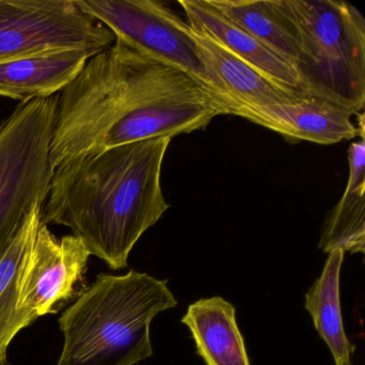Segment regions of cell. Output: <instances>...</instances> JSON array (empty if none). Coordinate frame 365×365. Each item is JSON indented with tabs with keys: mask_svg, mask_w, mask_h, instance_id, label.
<instances>
[{
	"mask_svg": "<svg viewBox=\"0 0 365 365\" xmlns=\"http://www.w3.org/2000/svg\"><path fill=\"white\" fill-rule=\"evenodd\" d=\"M220 115L225 108L187 74L115 39L59 93L51 164L204 130Z\"/></svg>",
	"mask_w": 365,
	"mask_h": 365,
	"instance_id": "1",
	"label": "cell"
},
{
	"mask_svg": "<svg viewBox=\"0 0 365 365\" xmlns=\"http://www.w3.org/2000/svg\"><path fill=\"white\" fill-rule=\"evenodd\" d=\"M170 138L121 145L55 168L41 222L69 227L113 270L170 208L161 170Z\"/></svg>",
	"mask_w": 365,
	"mask_h": 365,
	"instance_id": "2",
	"label": "cell"
},
{
	"mask_svg": "<svg viewBox=\"0 0 365 365\" xmlns=\"http://www.w3.org/2000/svg\"><path fill=\"white\" fill-rule=\"evenodd\" d=\"M177 304L166 279L135 270L101 273L59 318L58 365L138 364L153 354V318Z\"/></svg>",
	"mask_w": 365,
	"mask_h": 365,
	"instance_id": "3",
	"label": "cell"
},
{
	"mask_svg": "<svg viewBox=\"0 0 365 365\" xmlns=\"http://www.w3.org/2000/svg\"><path fill=\"white\" fill-rule=\"evenodd\" d=\"M299 42L296 70L303 93L354 114L365 106V20L337 0H274Z\"/></svg>",
	"mask_w": 365,
	"mask_h": 365,
	"instance_id": "4",
	"label": "cell"
},
{
	"mask_svg": "<svg viewBox=\"0 0 365 365\" xmlns=\"http://www.w3.org/2000/svg\"><path fill=\"white\" fill-rule=\"evenodd\" d=\"M57 101L58 95L24 102L0 123V257L27 215L48 196Z\"/></svg>",
	"mask_w": 365,
	"mask_h": 365,
	"instance_id": "5",
	"label": "cell"
},
{
	"mask_svg": "<svg viewBox=\"0 0 365 365\" xmlns=\"http://www.w3.org/2000/svg\"><path fill=\"white\" fill-rule=\"evenodd\" d=\"M76 4L85 14L108 27L115 39L187 74L224 108L200 56L193 31L165 3L158 0H76Z\"/></svg>",
	"mask_w": 365,
	"mask_h": 365,
	"instance_id": "6",
	"label": "cell"
},
{
	"mask_svg": "<svg viewBox=\"0 0 365 365\" xmlns=\"http://www.w3.org/2000/svg\"><path fill=\"white\" fill-rule=\"evenodd\" d=\"M114 42L76 0H0V63L54 51L97 54Z\"/></svg>",
	"mask_w": 365,
	"mask_h": 365,
	"instance_id": "7",
	"label": "cell"
},
{
	"mask_svg": "<svg viewBox=\"0 0 365 365\" xmlns=\"http://www.w3.org/2000/svg\"><path fill=\"white\" fill-rule=\"evenodd\" d=\"M91 257L84 242L73 235L57 239L40 221L31 255L20 279L19 311L34 324L55 313L69 300L86 272Z\"/></svg>",
	"mask_w": 365,
	"mask_h": 365,
	"instance_id": "8",
	"label": "cell"
},
{
	"mask_svg": "<svg viewBox=\"0 0 365 365\" xmlns=\"http://www.w3.org/2000/svg\"><path fill=\"white\" fill-rule=\"evenodd\" d=\"M232 115L272 130L288 140L332 145L356 136L364 138V113L354 114L316 97L292 103L240 108Z\"/></svg>",
	"mask_w": 365,
	"mask_h": 365,
	"instance_id": "9",
	"label": "cell"
},
{
	"mask_svg": "<svg viewBox=\"0 0 365 365\" xmlns=\"http://www.w3.org/2000/svg\"><path fill=\"white\" fill-rule=\"evenodd\" d=\"M193 35L226 115L240 108L292 103L309 97L277 84L217 42L194 31Z\"/></svg>",
	"mask_w": 365,
	"mask_h": 365,
	"instance_id": "10",
	"label": "cell"
},
{
	"mask_svg": "<svg viewBox=\"0 0 365 365\" xmlns=\"http://www.w3.org/2000/svg\"><path fill=\"white\" fill-rule=\"evenodd\" d=\"M187 23L204 36L262 72L277 84L303 93L300 76L292 65L247 31L230 22L210 0H181Z\"/></svg>",
	"mask_w": 365,
	"mask_h": 365,
	"instance_id": "11",
	"label": "cell"
},
{
	"mask_svg": "<svg viewBox=\"0 0 365 365\" xmlns=\"http://www.w3.org/2000/svg\"><path fill=\"white\" fill-rule=\"evenodd\" d=\"M93 55L85 50L54 51L0 63V96L22 103L56 96Z\"/></svg>",
	"mask_w": 365,
	"mask_h": 365,
	"instance_id": "12",
	"label": "cell"
},
{
	"mask_svg": "<svg viewBox=\"0 0 365 365\" xmlns=\"http://www.w3.org/2000/svg\"><path fill=\"white\" fill-rule=\"evenodd\" d=\"M181 322L191 331L196 352L206 365H251L236 309L225 299L212 297L192 303Z\"/></svg>",
	"mask_w": 365,
	"mask_h": 365,
	"instance_id": "13",
	"label": "cell"
},
{
	"mask_svg": "<svg viewBox=\"0 0 365 365\" xmlns=\"http://www.w3.org/2000/svg\"><path fill=\"white\" fill-rule=\"evenodd\" d=\"M347 185L336 206L329 212L319 241L324 253L365 252V142L352 143L348 150Z\"/></svg>",
	"mask_w": 365,
	"mask_h": 365,
	"instance_id": "14",
	"label": "cell"
},
{
	"mask_svg": "<svg viewBox=\"0 0 365 365\" xmlns=\"http://www.w3.org/2000/svg\"><path fill=\"white\" fill-rule=\"evenodd\" d=\"M42 206L31 211L5 254L0 257V365L7 364V350L12 339L29 320L19 311L20 279L31 255L41 221Z\"/></svg>",
	"mask_w": 365,
	"mask_h": 365,
	"instance_id": "15",
	"label": "cell"
},
{
	"mask_svg": "<svg viewBox=\"0 0 365 365\" xmlns=\"http://www.w3.org/2000/svg\"><path fill=\"white\" fill-rule=\"evenodd\" d=\"M341 250L329 253L322 275L305 294L304 307L313 319L318 334L326 341L335 365H351L356 346L344 329L339 296V274L344 262Z\"/></svg>",
	"mask_w": 365,
	"mask_h": 365,
	"instance_id": "16",
	"label": "cell"
},
{
	"mask_svg": "<svg viewBox=\"0 0 365 365\" xmlns=\"http://www.w3.org/2000/svg\"><path fill=\"white\" fill-rule=\"evenodd\" d=\"M230 22L253 36L296 69L299 42L292 22L274 0H210Z\"/></svg>",
	"mask_w": 365,
	"mask_h": 365,
	"instance_id": "17",
	"label": "cell"
}]
</instances>
